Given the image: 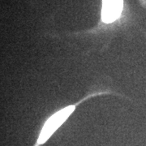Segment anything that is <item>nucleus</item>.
<instances>
[{
	"mask_svg": "<svg viewBox=\"0 0 146 146\" xmlns=\"http://www.w3.org/2000/svg\"><path fill=\"white\" fill-rule=\"evenodd\" d=\"M110 94H115L111 91L94 92L92 94H87L81 99L79 100L78 102L72 104L68 105L66 106H63L62 108L56 110L55 112H54L52 115H50L43 123L42 127L38 132L36 142L34 143L33 146L44 145L47 141L52 137L53 135L68 121L70 116L75 112V110L80 105H81L84 102L95 97L102 96V95H110Z\"/></svg>",
	"mask_w": 146,
	"mask_h": 146,
	"instance_id": "f257e3e1",
	"label": "nucleus"
},
{
	"mask_svg": "<svg viewBox=\"0 0 146 146\" xmlns=\"http://www.w3.org/2000/svg\"><path fill=\"white\" fill-rule=\"evenodd\" d=\"M123 8V0H102V21L110 24L118 20Z\"/></svg>",
	"mask_w": 146,
	"mask_h": 146,
	"instance_id": "f03ea898",
	"label": "nucleus"
}]
</instances>
